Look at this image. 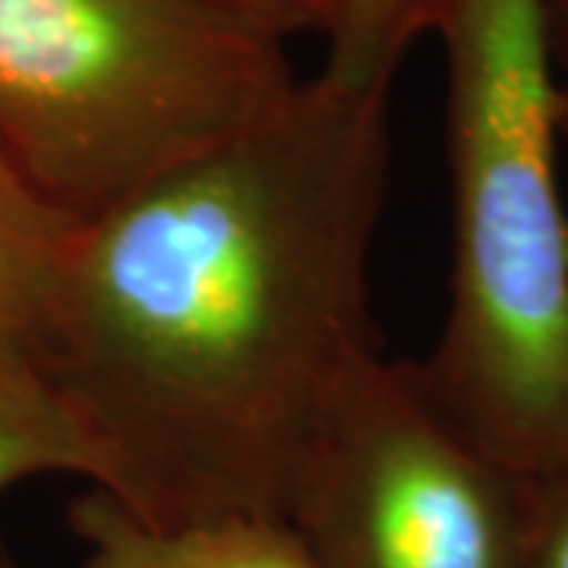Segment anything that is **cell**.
<instances>
[{
    "mask_svg": "<svg viewBox=\"0 0 568 568\" xmlns=\"http://www.w3.org/2000/svg\"><path fill=\"white\" fill-rule=\"evenodd\" d=\"M196 3L244 22L282 44L306 32L323 36L325 17H328V0H196Z\"/></svg>",
    "mask_w": 568,
    "mask_h": 568,
    "instance_id": "30bf717a",
    "label": "cell"
},
{
    "mask_svg": "<svg viewBox=\"0 0 568 568\" xmlns=\"http://www.w3.org/2000/svg\"><path fill=\"white\" fill-rule=\"evenodd\" d=\"M0 568H17V566H13L10 559H3V556H0Z\"/></svg>",
    "mask_w": 568,
    "mask_h": 568,
    "instance_id": "4fadbf2b",
    "label": "cell"
},
{
    "mask_svg": "<svg viewBox=\"0 0 568 568\" xmlns=\"http://www.w3.org/2000/svg\"><path fill=\"white\" fill-rule=\"evenodd\" d=\"M448 0H328L320 73L354 89H386L407 51L436 36Z\"/></svg>",
    "mask_w": 568,
    "mask_h": 568,
    "instance_id": "ba28073f",
    "label": "cell"
},
{
    "mask_svg": "<svg viewBox=\"0 0 568 568\" xmlns=\"http://www.w3.org/2000/svg\"><path fill=\"white\" fill-rule=\"evenodd\" d=\"M82 568H313L287 518L227 515L155 528L89 487L70 506Z\"/></svg>",
    "mask_w": 568,
    "mask_h": 568,
    "instance_id": "5b68a950",
    "label": "cell"
},
{
    "mask_svg": "<svg viewBox=\"0 0 568 568\" xmlns=\"http://www.w3.org/2000/svg\"><path fill=\"white\" fill-rule=\"evenodd\" d=\"M452 272L420 376L452 424L528 477L568 470V212L544 0H448Z\"/></svg>",
    "mask_w": 568,
    "mask_h": 568,
    "instance_id": "7a4b0ae2",
    "label": "cell"
},
{
    "mask_svg": "<svg viewBox=\"0 0 568 568\" xmlns=\"http://www.w3.org/2000/svg\"><path fill=\"white\" fill-rule=\"evenodd\" d=\"M559 136L568 145V80L559 85Z\"/></svg>",
    "mask_w": 568,
    "mask_h": 568,
    "instance_id": "7c38bea8",
    "label": "cell"
},
{
    "mask_svg": "<svg viewBox=\"0 0 568 568\" xmlns=\"http://www.w3.org/2000/svg\"><path fill=\"white\" fill-rule=\"evenodd\" d=\"M297 82L196 0H0V152L70 224L231 140Z\"/></svg>",
    "mask_w": 568,
    "mask_h": 568,
    "instance_id": "3957f363",
    "label": "cell"
},
{
    "mask_svg": "<svg viewBox=\"0 0 568 568\" xmlns=\"http://www.w3.org/2000/svg\"><path fill=\"white\" fill-rule=\"evenodd\" d=\"M547 36L559 80H568V0H544Z\"/></svg>",
    "mask_w": 568,
    "mask_h": 568,
    "instance_id": "8fae6325",
    "label": "cell"
},
{
    "mask_svg": "<svg viewBox=\"0 0 568 568\" xmlns=\"http://www.w3.org/2000/svg\"><path fill=\"white\" fill-rule=\"evenodd\" d=\"M521 568H568V470L534 477Z\"/></svg>",
    "mask_w": 568,
    "mask_h": 568,
    "instance_id": "9c48e42d",
    "label": "cell"
},
{
    "mask_svg": "<svg viewBox=\"0 0 568 568\" xmlns=\"http://www.w3.org/2000/svg\"><path fill=\"white\" fill-rule=\"evenodd\" d=\"M386 89L316 73L73 227L36 354L155 528L284 518L325 410L379 354Z\"/></svg>",
    "mask_w": 568,
    "mask_h": 568,
    "instance_id": "6da1fadb",
    "label": "cell"
},
{
    "mask_svg": "<svg viewBox=\"0 0 568 568\" xmlns=\"http://www.w3.org/2000/svg\"><path fill=\"white\" fill-rule=\"evenodd\" d=\"M534 477L448 420L420 366L351 373L287 499L313 568H521Z\"/></svg>",
    "mask_w": 568,
    "mask_h": 568,
    "instance_id": "277c9868",
    "label": "cell"
},
{
    "mask_svg": "<svg viewBox=\"0 0 568 568\" xmlns=\"http://www.w3.org/2000/svg\"><path fill=\"white\" fill-rule=\"evenodd\" d=\"M73 227L0 152V338L36 347Z\"/></svg>",
    "mask_w": 568,
    "mask_h": 568,
    "instance_id": "52a82bcc",
    "label": "cell"
},
{
    "mask_svg": "<svg viewBox=\"0 0 568 568\" xmlns=\"http://www.w3.org/2000/svg\"><path fill=\"white\" fill-rule=\"evenodd\" d=\"M48 474H73L95 487L99 455L36 347L0 338V493Z\"/></svg>",
    "mask_w": 568,
    "mask_h": 568,
    "instance_id": "8992f818",
    "label": "cell"
}]
</instances>
